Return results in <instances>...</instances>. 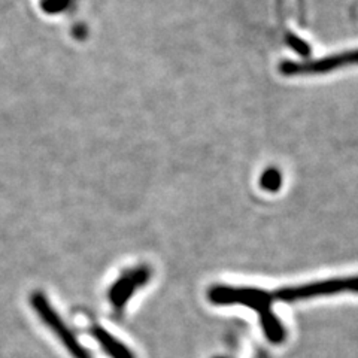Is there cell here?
Wrapping results in <instances>:
<instances>
[{
    "mask_svg": "<svg viewBox=\"0 0 358 358\" xmlns=\"http://www.w3.org/2000/svg\"><path fill=\"white\" fill-rule=\"evenodd\" d=\"M151 271L147 266L134 267L131 271H127L121 278L112 284L108 299L109 303L112 305L117 312H121L124 306L129 303L130 297L136 293L139 288H142L145 284L150 281Z\"/></svg>",
    "mask_w": 358,
    "mask_h": 358,
    "instance_id": "5b68a950",
    "label": "cell"
},
{
    "mask_svg": "<svg viewBox=\"0 0 358 358\" xmlns=\"http://www.w3.org/2000/svg\"><path fill=\"white\" fill-rule=\"evenodd\" d=\"M208 299L212 305L217 306L242 305L254 309L260 318L262 329L267 341L275 345H279L285 341L287 331L281 320L272 310L275 297L268 291L254 287L215 285L208 291Z\"/></svg>",
    "mask_w": 358,
    "mask_h": 358,
    "instance_id": "6da1fadb",
    "label": "cell"
},
{
    "mask_svg": "<svg viewBox=\"0 0 358 358\" xmlns=\"http://www.w3.org/2000/svg\"><path fill=\"white\" fill-rule=\"evenodd\" d=\"M341 293H358V276L324 279V281L303 284L299 287H285L278 289L273 297L276 300L287 301V303H293V301L299 300H308L320 296H331Z\"/></svg>",
    "mask_w": 358,
    "mask_h": 358,
    "instance_id": "7a4b0ae2",
    "label": "cell"
},
{
    "mask_svg": "<svg viewBox=\"0 0 358 358\" xmlns=\"http://www.w3.org/2000/svg\"><path fill=\"white\" fill-rule=\"evenodd\" d=\"M93 338L102 346V350L110 357V358H136L134 354L127 348V346L120 342L117 338H114L109 331H106L102 327H93L90 330Z\"/></svg>",
    "mask_w": 358,
    "mask_h": 358,
    "instance_id": "8992f818",
    "label": "cell"
},
{
    "mask_svg": "<svg viewBox=\"0 0 358 358\" xmlns=\"http://www.w3.org/2000/svg\"><path fill=\"white\" fill-rule=\"evenodd\" d=\"M358 64V50L342 54L330 55L326 59H318L312 62H284L279 66V71L284 75H317L327 73L333 69H339L343 66Z\"/></svg>",
    "mask_w": 358,
    "mask_h": 358,
    "instance_id": "277c9868",
    "label": "cell"
},
{
    "mask_svg": "<svg viewBox=\"0 0 358 358\" xmlns=\"http://www.w3.org/2000/svg\"><path fill=\"white\" fill-rule=\"evenodd\" d=\"M288 43H289L291 47H293L296 51H299L300 54H308V52H309V47H308V45H306L305 42H301L300 39H297V38L293 36V35H291V36L288 38Z\"/></svg>",
    "mask_w": 358,
    "mask_h": 358,
    "instance_id": "ba28073f",
    "label": "cell"
},
{
    "mask_svg": "<svg viewBox=\"0 0 358 358\" xmlns=\"http://www.w3.org/2000/svg\"><path fill=\"white\" fill-rule=\"evenodd\" d=\"M220 358H222V357H220Z\"/></svg>",
    "mask_w": 358,
    "mask_h": 358,
    "instance_id": "9c48e42d",
    "label": "cell"
},
{
    "mask_svg": "<svg viewBox=\"0 0 358 358\" xmlns=\"http://www.w3.org/2000/svg\"><path fill=\"white\" fill-rule=\"evenodd\" d=\"M30 305L35 309V312L39 315V318L43 321L45 326L51 329V331L57 336V338L63 342L64 348L69 351V354L73 358H93L84 346L75 338V334L67 329L64 321L60 318V315L55 309L51 306L48 299L42 294L41 291L33 293L30 297Z\"/></svg>",
    "mask_w": 358,
    "mask_h": 358,
    "instance_id": "3957f363",
    "label": "cell"
},
{
    "mask_svg": "<svg viewBox=\"0 0 358 358\" xmlns=\"http://www.w3.org/2000/svg\"><path fill=\"white\" fill-rule=\"evenodd\" d=\"M262 187L268 189V192H276L281 187V175L276 169H268L262 176Z\"/></svg>",
    "mask_w": 358,
    "mask_h": 358,
    "instance_id": "52a82bcc",
    "label": "cell"
}]
</instances>
